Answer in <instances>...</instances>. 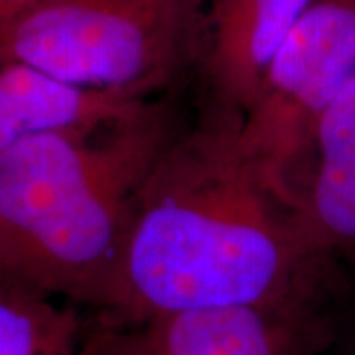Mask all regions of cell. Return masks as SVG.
Masks as SVG:
<instances>
[{
    "instance_id": "30bf717a",
    "label": "cell",
    "mask_w": 355,
    "mask_h": 355,
    "mask_svg": "<svg viewBox=\"0 0 355 355\" xmlns=\"http://www.w3.org/2000/svg\"><path fill=\"white\" fill-rule=\"evenodd\" d=\"M40 0H0V28L12 22L20 14H24L28 8L36 6Z\"/></svg>"
},
{
    "instance_id": "3957f363",
    "label": "cell",
    "mask_w": 355,
    "mask_h": 355,
    "mask_svg": "<svg viewBox=\"0 0 355 355\" xmlns=\"http://www.w3.org/2000/svg\"><path fill=\"white\" fill-rule=\"evenodd\" d=\"M202 0H40L0 28V60L148 99L190 62Z\"/></svg>"
},
{
    "instance_id": "7a4b0ae2",
    "label": "cell",
    "mask_w": 355,
    "mask_h": 355,
    "mask_svg": "<svg viewBox=\"0 0 355 355\" xmlns=\"http://www.w3.org/2000/svg\"><path fill=\"white\" fill-rule=\"evenodd\" d=\"M176 139L150 101L87 128L0 153V272L65 302L107 310L140 190Z\"/></svg>"
},
{
    "instance_id": "ba28073f",
    "label": "cell",
    "mask_w": 355,
    "mask_h": 355,
    "mask_svg": "<svg viewBox=\"0 0 355 355\" xmlns=\"http://www.w3.org/2000/svg\"><path fill=\"white\" fill-rule=\"evenodd\" d=\"M148 103L119 91L77 87L36 67L0 60V153L44 132L123 119Z\"/></svg>"
},
{
    "instance_id": "8992f818",
    "label": "cell",
    "mask_w": 355,
    "mask_h": 355,
    "mask_svg": "<svg viewBox=\"0 0 355 355\" xmlns=\"http://www.w3.org/2000/svg\"><path fill=\"white\" fill-rule=\"evenodd\" d=\"M312 0H202L190 62L221 111L243 116L266 69Z\"/></svg>"
},
{
    "instance_id": "6da1fadb",
    "label": "cell",
    "mask_w": 355,
    "mask_h": 355,
    "mask_svg": "<svg viewBox=\"0 0 355 355\" xmlns=\"http://www.w3.org/2000/svg\"><path fill=\"white\" fill-rule=\"evenodd\" d=\"M300 205L239 142V116L176 137L142 186L107 318L322 300Z\"/></svg>"
},
{
    "instance_id": "277c9868",
    "label": "cell",
    "mask_w": 355,
    "mask_h": 355,
    "mask_svg": "<svg viewBox=\"0 0 355 355\" xmlns=\"http://www.w3.org/2000/svg\"><path fill=\"white\" fill-rule=\"evenodd\" d=\"M354 81L355 0H312L239 116L243 150L294 202L316 123Z\"/></svg>"
},
{
    "instance_id": "5b68a950",
    "label": "cell",
    "mask_w": 355,
    "mask_h": 355,
    "mask_svg": "<svg viewBox=\"0 0 355 355\" xmlns=\"http://www.w3.org/2000/svg\"><path fill=\"white\" fill-rule=\"evenodd\" d=\"M334 338L322 300L154 314L91 328L85 355H316Z\"/></svg>"
},
{
    "instance_id": "9c48e42d",
    "label": "cell",
    "mask_w": 355,
    "mask_h": 355,
    "mask_svg": "<svg viewBox=\"0 0 355 355\" xmlns=\"http://www.w3.org/2000/svg\"><path fill=\"white\" fill-rule=\"evenodd\" d=\"M89 334L77 304L0 272V355H85Z\"/></svg>"
},
{
    "instance_id": "52a82bcc",
    "label": "cell",
    "mask_w": 355,
    "mask_h": 355,
    "mask_svg": "<svg viewBox=\"0 0 355 355\" xmlns=\"http://www.w3.org/2000/svg\"><path fill=\"white\" fill-rule=\"evenodd\" d=\"M298 202L320 253L355 257V81L316 123Z\"/></svg>"
},
{
    "instance_id": "8fae6325",
    "label": "cell",
    "mask_w": 355,
    "mask_h": 355,
    "mask_svg": "<svg viewBox=\"0 0 355 355\" xmlns=\"http://www.w3.org/2000/svg\"><path fill=\"white\" fill-rule=\"evenodd\" d=\"M354 355H355V352H354Z\"/></svg>"
}]
</instances>
